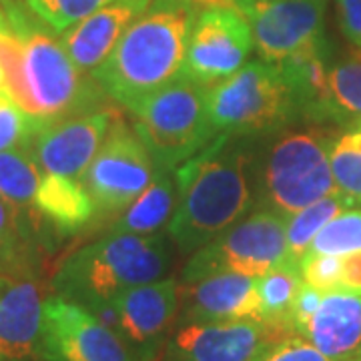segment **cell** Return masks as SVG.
<instances>
[{
	"label": "cell",
	"instance_id": "cell-31",
	"mask_svg": "<svg viewBox=\"0 0 361 361\" xmlns=\"http://www.w3.org/2000/svg\"><path fill=\"white\" fill-rule=\"evenodd\" d=\"M303 283L319 289L322 293L341 289V255L305 253L299 261Z\"/></svg>",
	"mask_w": 361,
	"mask_h": 361
},
{
	"label": "cell",
	"instance_id": "cell-22",
	"mask_svg": "<svg viewBox=\"0 0 361 361\" xmlns=\"http://www.w3.org/2000/svg\"><path fill=\"white\" fill-rule=\"evenodd\" d=\"M177 207V185L173 173H159L155 180L130 203L109 233L155 235L169 225Z\"/></svg>",
	"mask_w": 361,
	"mask_h": 361
},
{
	"label": "cell",
	"instance_id": "cell-23",
	"mask_svg": "<svg viewBox=\"0 0 361 361\" xmlns=\"http://www.w3.org/2000/svg\"><path fill=\"white\" fill-rule=\"evenodd\" d=\"M327 87V125L361 127V51L331 63Z\"/></svg>",
	"mask_w": 361,
	"mask_h": 361
},
{
	"label": "cell",
	"instance_id": "cell-37",
	"mask_svg": "<svg viewBox=\"0 0 361 361\" xmlns=\"http://www.w3.org/2000/svg\"><path fill=\"white\" fill-rule=\"evenodd\" d=\"M0 90H4V78H2V73H0Z\"/></svg>",
	"mask_w": 361,
	"mask_h": 361
},
{
	"label": "cell",
	"instance_id": "cell-21",
	"mask_svg": "<svg viewBox=\"0 0 361 361\" xmlns=\"http://www.w3.org/2000/svg\"><path fill=\"white\" fill-rule=\"evenodd\" d=\"M0 199V275L37 277V221Z\"/></svg>",
	"mask_w": 361,
	"mask_h": 361
},
{
	"label": "cell",
	"instance_id": "cell-35",
	"mask_svg": "<svg viewBox=\"0 0 361 361\" xmlns=\"http://www.w3.org/2000/svg\"><path fill=\"white\" fill-rule=\"evenodd\" d=\"M341 289L361 293V251L341 255Z\"/></svg>",
	"mask_w": 361,
	"mask_h": 361
},
{
	"label": "cell",
	"instance_id": "cell-3",
	"mask_svg": "<svg viewBox=\"0 0 361 361\" xmlns=\"http://www.w3.org/2000/svg\"><path fill=\"white\" fill-rule=\"evenodd\" d=\"M199 4L193 0H151L90 77L130 113L180 77Z\"/></svg>",
	"mask_w": 361,
	"mask_h": 361
},
{
	"label": "cell",
	"instance_id": "cell-9",
	"mask_svg": "<svg viewBox=\"0 0 361 361\" xmlns=\"http://www.w3.org/2000/svg\"><path fill=\"white\" fill-rule=\"evenodd\" d=\"M157 175L159 171L149 149L118 115L80 183L89 191L97 213L116 215L125 211Z\"/></svg>",
	"mask_w": 361,
	"mask_h": 361
},
{
	"label": "cell",
	"instance_id": "cell-7",
	"mask_svg": "<svg viewBox=\"0 0 361 361\" xmlns=\"http://www.w3.org/2000/svg\"><path fill=\"white\" fill-rule=\"evenodd\" d=\"M207 94V87L180 75L133 111V129L149 149L159 173H173L215 139L209 129Z\"/></svg>",
	"mask_w": 361,
	"mask_h": 361
},
{
	"label": "cell",
	"instance_id": "cell-20",
	"mask_svg": "<svg viewBox=\"0 0 361 361\" xmlns=\"http://www.w3.org/2000/svg\"><path fill=\"white\" fill-rule=\"evenodd\" d=\"M32 209L42 223L61 235H75L97 215L85 185L61 175H42Z\"/></svg>",
	"mask_w": 361,
	"mask_h": 361
},
{
	"label": "cell",
	"instance_id": "cell-11",
	"mask_svg": "<svg viewBox=\"0 0 361 361\" xmlns=\"http://www.w3.org/2000/svg\"><path fill=\"white\" fill-rule=\"evenodd\" d=\"M245 16L233 6H203L195 16L180 75L211 89L235 75L253 51Z\"/></svg>",
	"mask_w": 361,
	"mask_h": 361
},
{
	"label": "cell",
	"instance_id": "cell-8",
	"mask_svg": "<svg viewBox=\"0 0 361 361\" xmlns=\"http://www.w3.org/2000/svg\"><path fill=\"white\" fill-rule=\"evenodd\" d=\"M289 261L293 259L287 247L285 217L263 207L195 251L183 269L180 283H191L217 273L261 277Z\"/></svg>",
	"mask_w": 361,
	"mask_h": 361
},
{
	"label": "cell",
	"instance_id": "cell-10",
	"mask_svg": "<svg viewBox=\"0 0 361 361\" xmlns=\"http://www.w3.org/2000/svg\"><path fill=\"white\" fill-rule=\"evenodd\" d=\"M37 357L40 361H142L123 337L89 310L59 295L44 301Z\"/></svg>",
	"mask_w": 361,
	"mask_h": 361
},
{
	"label": "cell",
	"instance_id": "cell-32",
	"mask_svg": "<svg viewBox=\"0 0 361 361\" xmlns=\"http://www.w3.org/2000/svg\"><path fill=\"white\" fill-rule=\"evenodd\" d=\"M257 361H331L303 336L281 337Z\"/></svg>",
	"mask_w": 361,
	"mask_h": 361
},
{
	"label": "cell",
	"instance_id": "cell-29",
	"mask_svg": "<svg viewBox=\"0 0 361 361\" xmlns=\"http://www.w3.org/2000/svg\"><path fill=\"white\" fill-rule=\"evenodd\" d=\"M56 35L78 25L113 0H23Z\"/></svg>",
	"mask_w": 361,
	"mask_h": 361
},
{
	"label": "cell",
	"instance_id": "cell-12",
	"mask_svg": "<svg viewBox=\"0 0 361 361\" xmlns=\"http://www.w3.org/2000/svg\"><path fill=\"white\" fill-rule=\"evenodd\" d=\"M325 6L323 0H233L265 63H281L325 40Z\"/></svg>",
	"mask_w": 361,
	"mask_h": 361
},
{
	"label": "cell",
	"instance_id": "cell-27",
	"mask_svg": "<svg viewBox=\"0 0 361 361\" xmlns=\"http://www.w3.org/2000/svg\"><path fill=\"white\" fill-rule=\"evenodd\" d=\"M337 193L348 207H361V127L339 130L329 151Z\"/></svg>",
	"mask_w": 361,
	"mask_h": 361
},
{
	"label": "cell",
	"instance_id": "cell-18",
	"mask_svg": "<svg viewBox=\"0 0 361 361\" xmlns=\"http://www.w3.org/2000/svg\"><path fill=\"white\" fill-rule=\"evenodd\" d=\"M149 4L151 0H113L61 32V44L78 71L90 75L109 59L127 28Z\"/></svg>",
	"mask_w": 361,
	"mask_h": 361
},
{
	"label": "cell",
	"instance_id": "cell-33",
	"mask_svg": "<svg viewBox=\"0 0 361 361\" xmlns=\"http://www.w3.org/2000/svg\"><path fill=\"white\" fill-rule=\"evenodd\" d=\"M339 30L351 47L361 51V0H336Z\"/></svg>",
	"mask_w": 361,
	"mask_h": 361
},
{
	"label": "cell",
	"instance_id": "cell-13",
	"mask_svg": "<svg viewBox=\"0 0 361 361\" xmlns=\"http://www.w3.org/2000/svg\"><path fill=\"white\" fill-rule=\"evenodd\" d=\"M285 336L261 319L189 323L169 336L161 361H257Z\"/></svg>",
	"mask_w": 361,
	"mask_h": 361
},
{
	"label": "cell",
	"instance_id": "cell-4",
	"mask_svg": "<svg viewBox=\"0 0 361 361\" xmlns=\"http://www.w3.org/2000/svg\"><path fill=\"white\" fill-rule=\"evenodd\" d=\"M171 237L109 233L80 247L59 265L52 277L54 295L94 310L121 291L163 279L171 263Z\"/></svg>",
	"mask_w": 361,
	"mask_h": 361
},
{
	"label": "cell",
	"instance_id": "cell-17",
	"mask_svg": "<svg viewBox=\"0 0 361 361\" xmlns=\"http://www.w3.org/2000/svg\"><path fill=\"white\" fill-rule=\"evenodd\" d=\"M44 301L37 277L0 275V355L37 357Z\"/></svg>",
	"mask_w": 361,
	"mask_h": 361
},
{
	"label": "cell",
	"instance_id": "cell-34",
	"mask_svg": "<svg viewBox=\"0 0 361 361\" xmlns=\"http://www.w3.org/2000/svg\"><path fill=\"white\" fill-rule=\"evenodd\" d=\"M322 297L323 293L319 289H315V287H311L307 283H303V287L299 289L295 305H293V313H291V327H293V331H295L297 336L301 334L305 323L310 322L311 315L315 313Z\"/></svg>",
	"mask_w": 361,
	"mask_h": 361
},
{
	"label": "cell",
	"instance_id": "cell-26",
	"mask_svg": "<svg viewBox=\"0 0 361 361\" xmlns=\"http://www.w3.org/2000/svg\"><path fill=\"white\" fill-rule=\"evenodd\" d=\"M345 209H349L345 199L336 191V193L327 195V197H323L311 205L303 207L301 211H297L293 215L285 217L287 247H289L291 259L299 263L301 257L310 251L317 233Z\"/></svg>",
	"mask_w": 361,
	"mask_h": 361
},
{
	"label": "cell",
	"instance_id": "cell-38",
	"mask_svg": "<svg viewBox=\"0 0 361 361\" xmlns=\"http://www.w3.org/2000/svg\"><path fill=\"white\" fill-rule=\"evenodd\" d=\"M353 361H361V355H357V357H355V360Z\"/></svg>",
	"mask_w": 361,
	"mask_h": 361
},
{
	"label": "cell",
	"instance_id": "cell-28",
	"mask_svg": "<svg viewBox=\"0 0 361 361\" xmlns=\"http://www.w3.org/2000/svg\"><path fill=\"white\" fill-rule=\"evenodd\" d=\"M310 251L325 255H348L361 251V207L345 209L329 221L313 239Z\"/></svg>",
	"mask_w": 361,
	"mask_h": 361
},
{
	"label": "cell",
	"instance_id": "cell-2",
	"mask_svg": "<svg viewBox=\"0 0 361 361\" xmlns=\"http://www.w3.org/2000/svg\"><path fill=\"white\" fill-rule=\"evenodd\" d=\"M177 207L167 235L180 253H195L255 205V153L245 137L219 135L173 171Z\"/></svg>",
	"mask_w": 361,
	"mask_h": 361
},
{
	"label": "cell",
	"instance_id": "cell-1",
	"mask_svg": "<svg viewBox=\"0 0 361 361\" xmlns=\"http://www.w3.org/2000/svg\"><path fill=\"white\" fill-rule=\"evenodd\" d=\"M16 30V44L0 54L4 90L28 116L35 133L51 123L94 111L99 82L82 77L59 35L23 0H0Z\"/></svg>",
	"mask_w": 361,
	"mask_h": 361
},
{
	"label": "cell",
	"instance_id": "cell-30",
	"mask_svg": "<svg viewBox=\"0 0 361 361\" xmlns=\"http://www.w3.org/2000/svg\"><path fill=\"white\" fill-rule=\"evenodd\" d=\"M35 127L6 90H0V153L28 149Z\"/></svg>",
	"mask_w": 361,
	"mask_h": 361
},
{
	"label": "cell",
	"instance_id": "cell-19",
	"mask_svg": "<svg viewBox=\"0 0 361 361\" xmlns=\"http://www.w3.org/2000/svg\"><path fill=\"white\" fill-rule=\"evenodd\" d=\"M331 361H353L361 355V293H323L301 334Z\"/></svg>",
	"mask_w": 361,
	"mask_h": 361
},
{
	"label": "cell",
	"instance_id": "cell-15",
	"mask_svg": "<svg viewBox=\"0 0 361 361\" xmlns=\"http://www.w3.org/2000/svg\"><path fill=\"white\" fill-rule=\"evenodd\" d=\"M118 319V336L142 361H155L165 348L179 315V283L167 277L121 291L111 301Z\"/></svg>",
	"mask_w": 361,
	"mask_h": 361
},
{
	"label": "cell",
	"instance_id": "cell-24",
	"mask_svg": "<svg viewBox=\"0 0 361 361\" xmlns=\"http://www.w3.org/2000/svg\"><path fill=\"white\" fill-rule=\"evenodd\" d=\"M301 287L303 279L299 273V263L293 261L257 277L259 319L289 334H295L291 327V313Z\"/></svg>",
	"mask_w": 361,
	"mask_h": 361
},
{
	"label": "cell",
	"instance_id": "cell-36",
	"mask_svg": "<svg viewBox=\"0 0 361 361\" xmlns=\"http://www.w3.org/2000/svg\"><path fill=\"white\" fill-rule=\"evenodd\" d=\"M195 4L203 6H233V0H193Z\"/></svg>",
	"mask_w": 361,
	"mask_h": 361
},
{
	"label": "cell",
	"instance_id": "cell-14",
	"mask_svg": "<svg viewBox=\"0 0 361 361\" xmlns=\"http://www.w3.org/2000/svg\"><path fill=\"white\" fill-rule=\"evenodd\" d=\"M116 116L113 109H94L51 123L32 135L26 151L44 175L80 180Z\"/></svg>",
	"mask_w": 361,
	"mask_h": 361
},
{
	"label": "cell",
	"instance_id": "cell-5",
	"mask_svg": "<svg viewBox=\"0 0 361 361\" xmlns=\"http://www.w3.org/2000/svg\"><path fill=\"white\" fill-rule=\"evenodd\" d=\"M336 127L307 125L281 130L271 142L261 167V203L289 217L303 207L336 193L329 151Z\"/></svg>",
	"mask_w": 361,
	"mask_h": 361
},
{
	"label": "cell",
	"instance_id": "cell-16",
	"mask_svg": "<svg viewBox=\"0 0 361 361\" xmlns=\"http://www.w3.org/2000/svg\"><path fill=\"white\" fill-rule=\"evenodd\" d=\"M237 319H259L257 277L217 273L191 283H179L177 327Z\"/></svg>",
	"mask_w": 361,
	"mask_h": 361
},
{
	"label": "cell",
	"instance_id": "cell-6",
	"mask_svg": "<svg viewBox=\"0 0 361 361\" xmlns=\"http://www.w3.org/2000/svg\"><path fill=\"white\" fill-rule=\"evenodd\" d=\"M213 137L275 133L297 123L291 87L277 63L255 61L213 85L207 94Z\"/></svg>",
	"mask_w": 361,
	"mask_h": 361
},
{
	"label": "cell",
	"instance_id": "cell-25",
	"mask_svg": "<svg viewBox=\"0 0 361 361\" xmlns=\"http://www.w3.org/2000/svg\"><path fill=\"white\" fill-rule=\"evenodd\" d=\"M42 171L26 149L0 153V199L18 211L30 213L39 191Z\"/></svg>",
	"mask_w": 361,
	"mask_h": 361
},
{
	"label": "cell",
	"instance_id": "cell-39",
	"mask_svg": "<svg viewBox=\"0 0 361 361\" xmlns=\"http://www.w3.org/2000/svg\"><path fill=\"white\" fill-rule=\"evenodd\" d=\"M323 2H327V0H323Z\"/></svg>",
	"mask_w": 361,
	"mask_h": 361
}]
</instances>
